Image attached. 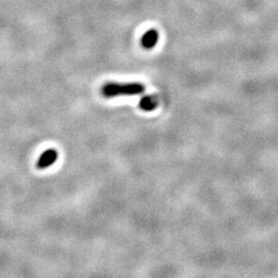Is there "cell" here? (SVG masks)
Listing matches in <instances>:
<instances>
[{
	"mask_svg": "<svg viewBox=\"0 0 278 278\" xmlns=\"http://www.w3.org/2000/svg\"><path fill=\"white\" fill-rule=\"evenodd\" d=\"M159 41V32L157 29L147 30L141 38V45L145 50H152L157 45Z\"/></svg>",
	"mask_w": 278,
	"mask_h": 278,
	"instance_id": "3957f363",
	"label": "cell"
},
{
	"mask_svg": "<svg viewBox=\"0 0 278 278\" xmlns=\"http://www.w3.org/2000/svg\"><path fill=\"white\" fill-rule=\"evenodd\" d=\"M58 156H59V154H58L57 150L54 148L44 150V152L41 154V156L39 157V159L37 160L36 167L40 170L51 167L58 160Z\"/></svg>",
	"mask_w": 278,
	"mask_h": 278,
	"instance_id": "7a4b0ae2",
	"label": "cell"
},
{
	"mask_svg": "<svg viewBox=\"0 0 278 278\" xmlns=\"http://www.w3.org/2000/svg\"><path fill=\"white\" fill-rule=\"evenodd\" d=\"M158 106V98L153 95L143 96L139 101V107L144 111H152Z\"/></svg>",
	"mask_w": 278,
	"mask_h": 278,
	"instance_id": "277c9868",
	"label": "cell"
},
{
	"mask_svg": "<svg viewBox=\"0 0 278 278\" xmlns=\"http://www.w3.org/2000/svg\"><path fill=\"white\" fill-rule=\"evenodd\" d=\"M145 91V87L140 83H107L101 89V93L104 97L113 98L121 95H139Z\"/></svg>",
	"mask_w": 278,
	"mask_h": 278,
	"instance_id": "6da1fadb",
	"label": "cell"
}]
</instances>
